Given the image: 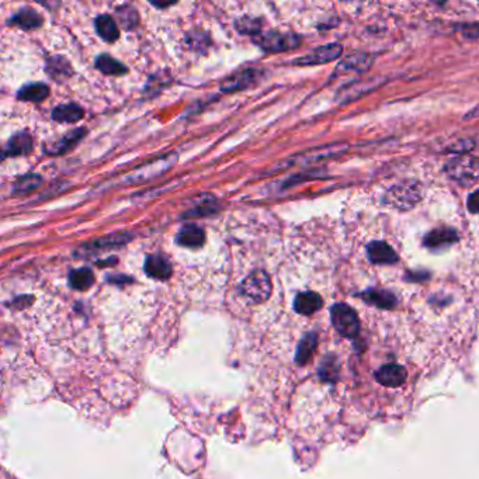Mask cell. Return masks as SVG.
Masks as SVG:
<instances>
[{"label":"cell","instance_id":"1","mask_svg":"<svg viewBox=\"0 0 479 479\" xmlns=\"http://www.w3.org/2000/svg\"><path fill=\"white\" fill-rule=\"evenodd\" d=\"M445 175L455 183L469 187L479 180V159L471 155H459L444 166Z\"/></svg>","mask_w":479,"mask_h":479},{"label":"cell","instance_id":"2","mask_svg":"<svg viewBox=\"0 0 479 479\" xmlns=\"http://www.w3.org/2000/svg\"><path fill=\"white\" fill-rule=\"evenodd\" d=\"M421 198V187L416 182H402L384 194V203L395 210L406 211L413 208Z\"/></svg>","mask_w":479,"mask_h":479},{"label":"cell","instance_id":"3","mask_svg":"<svg viewBox=\"0 0 479 479\" xmlns=\"http://www.w3.org/2000/svg\"><path fill=\"white\" fill-rule=\"evenodd\" d=\"M330 319L336 332L343 337L353 339L360 333V318L347 304H335L330 309Z\"/></svg>","mask_w":479,"mask_h":479},{"label":"cell","instance_id":"4","mask_svg":"<svg viewBox=\"0 0 479 479\" xmlns=\"http://www.w3.org/2000/svg\"><path fill=\"white\" fill-rule=\"evenodd\" d=\"M239 290L241 294L249 298L252 302L262 304L271 295V281L266 271L255 270L242 281Z\"/></svg>","mask_w":479,"mask_h":479},{"label":"cell","instance_id":"5","mask_svg":"<svg viewBox=\"0 0 479 479\" xmlns=\"http://www.w3.org/2000/svg\"><path fill=\"white\" fill-rule=\"evenodd\" d=\"M255 43L266 53H285L299 47L301 39L297 34L291 33H278L270 32L266 34H259L255 39Z\"/></svg>","mask_w":479,"mask_h":479},{"label":"cell","instance_id":"6","mask_svg":"<svg viewBox=\"0 0 479 479\" xmlns=\"http://www.w3.org/2000/svg\"><path fill=\"white\" fill-rule=\"evenodd\" d=\"M343 53V47L340 44H328L323 47H319L309 54L301 57L299 60H295L292 64L299 67H312V65H323L328 62H332L337 60Z\"/></svg>","mask_w":479,"mask_h":479},{"label":"cell","instance_id":"7","mask_svg":"<svg viewBox=\"0 0 479 479\" xmlns=\"http://www.w3.org/2000/svg\"><path fill=\"white\" fill-rule=\"evenodd\" d=\"M375 379L378 384L388 386V388H399L407 379V371L403 365L396 363H388L381 365L375 374Z\"/></svg>","mask_w":479,"mask_h":479},{"label":"cell","instance_id":"8","mask_svg":"<svg viewBox=\"0 0 479 479\" xmlns=\"http://www.w3.org/2000/svg\"><path fill=\"white\" fill-rule=\"evenodd\" d=\"M262 76V72L255 68L243 69L241 72H236L231 78L225 79V82L221 85V90L225 93H232V92H241L243 89H248L253 86Z\"/></svg>","mask_w":479,"mask_h":479},{"label":"cell","instance_id":"9","mask_svg":"<svg viewBox=\"0 0 479 479\" xmlns=\"http://www.w3.org/2000/svg\"><path fill=\"white\" fill-rule=\"evenodd\" d=\"M458 241V234L451 229V228H437L430 231L424 239H423V245L429 249L437 250V249H444L451 246L452 243H455Z\"/></svg>","mask_w":479,"mask_h":479},{"label":"cell","instance_id":"10","mask_svg":"<svg viewBox=\"0 0 479 479\" xmlns=\"http://www.w3.org/2000/svg\"><path fill=\"white\" fill-rule=\"evenodd\" d=\"M379 86V82L377 79H371V81H365V82H354L350 83L344 88H342L337 93V102L339 103H350L361 96H364L365 93L374 90L375 88Z\"/></svg>","mask_w":479,"mask_h":479},{"label":"cell","instance_id":"11","mask_svg":"<svg viewBox=\"0 0 479 479\" xmlns=\"http://www.w3.org/2000/svg\"><path fill=\"white\" fill-rule=\"evenodd\" d=\"M367 255L374 264H393L398 262L396 252L385 242L375 241L367 246Z\"/></svg>","mask_w":479,"mask_h":479},{"label":"cell","instance_id":"12","mask_svg":"<svg viewBox=\"0 0 479 479\" xmlns=\"http://www.w3.org/2000/svg\"><path fill=\"white\" fill-rule=\"evenodd\" d=\"M145 273L156 280H169L172 276V264L162 255H149L145 260Z\"/></svg>","mask_w":479,"mask_h":479},{"label":"cell","instance_id":"13","mask_svg":"<svg viewBox=\"0 0 479 479\" xmlns=\"http://www.w3.org/2000/svg\"><path fill=\"white\" fill-rule=\"evenodd\" d=\"M323 306V299L318 292L313 291H305L299 292L294 299V309L299 315H313Z\"/></svg>","mask_w":479,"mask_h":479},{"label":"cell","instance_id":"14","mask_svg":"<svg viewBox=\"0 0 479 479\" xmlns=\"http://www.w3.org/2000/svg\"><path fill=\"white\" fill-rule=\"evenodd\" d=\"M176 242L184 248H201L205 242V232L196 224H186L179 231Z\"/></svg>","mask_w":479,"mask_h":479},{"label":"cell","instance_id":"15","mask_svg":"<svg viewBox=\"0 0 479 479\" xmlns=\"http://www.w3.org/2000/svg\"><path fill=\"white\" fill-rule=\"evenodd\" d=\"M372 64V57L368 54H350L336 68V74H361L365 72Z\"/></svg>","mask_w":479,"mask_h":479},{"label":"cell","instance_id":"16","mask_svg":"<svg viewBox=\"0 0 479 479\" xmlns=\"http://www.w3.org/2000/svg\"><path fill=\"white\" fill-rule=\"evenodd\" d=\"M33 151V137L29 133H18L13 135L4 151V158L29 155Z\"/></svg>","mask_w":479,"mask_h":479},{"label":"cell","instance_id":"17","mask_svg":"<svg viewBox=\"0 0 479 479\" xmlns=\"http://www.w3.org/2000/svg\"><path fill=\"white\" fill-rule=\"evenodd\" d=\"M9 25L18 26L23 30H36L43 26V18L34 9L25 8L9 20Z\"/></svg>","mask_w":479,"mask_h":479},{"label":"cell","instance_id":"18","mask_svg":"<svg viewBox=\"0 0 479 479\" xmlns=\"http://www.w3.org/2000/svg\"><path fill=\"white\" fill-rule=\"evenodd\" d=\"M361 299L365 302L381 308V309H392L396 306V297L391 291L385 290H368L360 294Z\"/></svg>","mask_w":479,"mask_h":479},{"label":"cell","instance_id":"19","mask_svg":"<svg viewBox=\"0 0 479 479\" xmlns=\"http://www.w3.org/2000/svg\"><path fill=\"white\" fill-rule=\"evenodd\" d=\"M97 34L107 43H114L120 39V29L114 19L109 15H102L95 22Z\"/></svg>","mask_w":479,"mask_h":479},{"label":"cell","instance_id":"20","mask_svg":"<svg viewBox=\"0 0 479 479\" xmlns=\"http://www.w3.org/2000/svg\"><path fill=\"white\" fill-rule=\"evenodd\" d=\"M85 117V112L81 106L69 103L61 104L53 110V120L58 123H79Z\"/></svg>","mask_w":479,"mask_h":479},{"label":"cell","instance_id":"21","mask_svg":"<svg viewBox=\"0 0 479 479\" xmlns=\"http://www.w3.org/2000/svg\"><path fill=\"white\" fill-rule=\"evenodd\" d=\"M50 96V88L46 83H29L18 92V97L23 102L41 103Z\"/></svg>","mask_w":479,"mask_h":479},{"label":"cell","instance_id":"22","mask_svg":"<svg viewBox=\"0 0 479 479\" xmlns=\"http://www.w3.org/2000/svg\"><path fill=\"white\" fill-rule=\"evenodd\" d=\"M318 346V335L316 333H306L298 344L295 363L299 365H305L313 356Z\"/></svg>","mask_w":479,"mask_h":479},{"label":"cell","instance_id":"23","mask_svg":"<svg viewBox=\"0 0 479 479\" xmlns=\"http://www.w3.org/2000/svg\"><path fill=\"white\" fill-rule=\"evenodd\" d=\"M95 284V274L89 267L75 269L69 273V285L76 291H88Z\"/></svg>","mask_w":479,"mask_h":479},{"label":"cell","instance_id":"24","mask_svg":"<svg viewBox=\"0 0 479 479\" xmlns=\"http://www.w3.org/2000/svg\"><path fill=\"white\" fill-rule=\"evenodd\" d=\"M47 72L55 81H62L68 79L72 75V68L64 57H54L50 58L47 62Z\"/></svg>","mask_w":479,"mask_h":479},{"label":"cell","instance_id":"25","mask_svg":"<svg viewBox=\"0 0 479 479\" xmlns=\"http://www.w3.org/2000/svg\"><path fill=\"white\" fill-rule=\"evenodd\" d=\"M96 68L102 74L113 75V76H119V75H123V74L127 72V68L120 61H117L116 58L110 57L109 54H103V55L97 57Z\"/></svg>","mask_w":479,"mask_h":479},{"label":"cell","instance_id":"26","mask_svg":"<svg viewBox=\"0 0 479 479\" xmlns=\"http://www.w3.org/2000/svg\"><path fill=\"white\" fill-rule=\"evenodd\" d=\"M86 134V131L83 128L81 130H75L69 134H67L62 140H60L58 142H55L53 145V149H48L47 154L50 155H61V154H65L67 151H69L83 135Z\"/></svg>","mask_w":479,"mask_h":479},{"label":"cell","instance_id":"27","mask_svg":"<svg viewBox=\"0 0 479 479\" xmlns=\"http://www.w3.org/2000/svg\"><path fill=\"white\" fill-rule=\"evenodd\" d=\"M40 184H41V177L39 175L30 173L18 179L13 186V190L16 194H29L34 191L36 189H39Z\"/></svg>","mask_w":479,"mask_h":479},{"label":"cell","instance_id":"28","mask_svg":"<svg viewBox=\"0 0 479 479\" xmlns=\"http://www.w3.org/2000/svg\"><path fill=\"white\" fill-rule=\"evenodd\" d=\"M337 374H339V364L336 363L335 357L333 356L325 357V360H323V363H322V365L319 368V375L323 379L332 382V381L336 379Z\"/></svg>","mask_w":479,"mask_h":479},{"label":"cell","instance_id":"29","mask_svg":"<svg viewBox=\"0 0 479 479\" xmlns=\"http://www.w3.org/2000/svg\"><path fill=\"white\" fill-rule=\"evenodd\" d=\"M236 29L242 34H250V36H259L262 30V23L259 19L252 18H243L236 22Z\"/></svg>","mask_w":479,"mask_h":479},{"label":"cell","instance_id":"30","mask_svg":"<svg viewBox=\"0 0 479 479\" xmlns=\"http://www.w3.org/2000/svg\"><path fill=\"white\" fill-rule=\"evenodd\" d=\"M117 13L121 19L123 26H126L127 29H133L137 25V12L134 9L124 8V9H120Z\"/></svg>","mask_w":479,"mask_h":479},{"label":"cell","instance_id":"31","mask_svg":"<svg viewBox=\"0 0 479 479\" xmlns=\"http://www.w3.org/2000/svg\"><path fill=\"white\" fill-rule=\"evenodd\" d=\"M457 32H459L462 36H465L466 39H479V25H461L458 27H455Z\"/></svg>","mask_w":479,"mask_h":479},{"label":"cell","instance_id":"32","mask_svg":"<svg viewBox=\"0 0 479 479\" xmlns=\"http://www.w3.org/2000/svg\"><path fill=\"white\" fill-rule=\"evenodd\" d=\"M468 210L472 214H479V190L473 191L472 194H469L468 201H466Z\"/></svg>","mask_w":479,"mask_h":479},{"label":"cell","instance_id":"33","mask_svg":"<svg viewBox=\"0 0 479 479\" xmlns=\"http://www.w3.org/2000/svg\"><path fill=\"white\" fill-rule=\"evenodd\" d=\"M156 8H168V6H172V4H152Z\"/></svg>","mask_w":479,"mask_h":479}]
</instances>
